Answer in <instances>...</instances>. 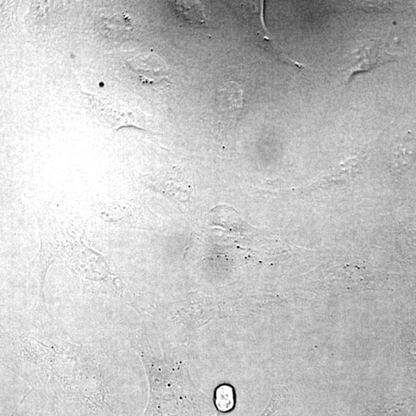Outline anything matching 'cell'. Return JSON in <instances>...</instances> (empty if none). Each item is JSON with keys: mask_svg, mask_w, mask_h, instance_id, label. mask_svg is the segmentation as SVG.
I'll use <instances>...</instances> for the list:
<instances>
[{"mask_svg": "<svg viewBox=\"0 0 416 416\" xmlns=\"http://www.w3.org/2000/svg\"><path fill=\"white\" fill-rule=\"evenodd\" d=\"M132 68L141 82L147 84L158 83L167 77L164 62L154 55H144L136 58Z\"/></svg>", "mask_w": 416, "mask_h": 416, "instance_id": "3", "label": "cell"}, {"mask_svg": "<svg viewBox=\"0 0 416 416\" xmlns=\"http://www.w3.org/2000/svg\"><path fill=\"white\" fill-rule=\"evenodd\" d=\"M216 103L217 110L223 120H237L244 103L241 86L234 82H228L221 85L217 91Z\"/></svg>", "mask_w": 416, "mask_h": 416, "instance_id": "2", "label": "cell"}, {"mask_svg": "<svg viewBox=\"0 0 416 416\" xmlns=\"http://www.w3.org/2000/svg\"><path fill=\"white\" fill-rule=\"evenodd\" d=\"M289 400V393L285 387H278L273 392L271 401L265 412L260 416H271Z\"/></svg>", "mask_w": 416, "mask_h": 416, "instance_id": "5", "label": "cell"}, {"mask_svg": "<svg viewBox=\"0 0 416 416\" xmlns=\"http://www.w3.org/2000/svg\"><path fill=\"white\" fill-rule=\"evenodd\" d=\"M394 60V56L386 51L381 41L369 40L352 55L347 71L349 73V82L356 74L369 71Z\"/></svg>", "mask_w": 416, "mask_h": 416, "instance_id": "1", "label": "cell"}, {"mask_svg": "<svg viewBox=\"0 0 416 416\" xmlns=\"http://www.w3.org/2000/svg\"><path fill=\"white\" fill-rule=\"evenodd\" d=\"M216 405L221 412L232 411L234 406V393L231 387L222 386L217 389Z\"/></svg>", "mask_w": 416, "mask_h": 416, "instance_id": "4", "label": "cell"}]
</instances>
